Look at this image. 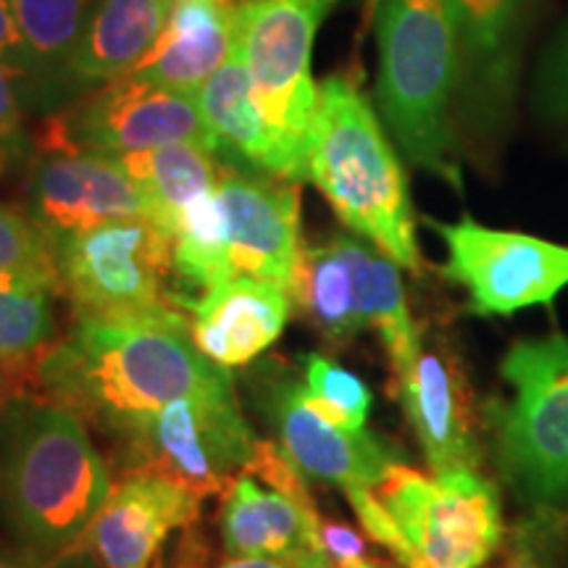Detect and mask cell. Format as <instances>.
<instances>
[{
  "instance_id": "1",
  "label": "cell",
  "mask_w": 568,
  "mask_h": 568,
  "mask_svg": "<svg viewBox=\"0 0 568 568\" xmlns=\"http://www.w3.org/2000/svg\"><path fill=\"white\" fill-rule=\"evenodd\" d=\"M230 387V368L197 351L190 326L74 318L38 361L32 395L116 443L176 397Z\"/></svg>"
},
{
  "instance_id": "2",
  "label": "cell",
  "mask_w": 568,
  "mask_h": 568,
  "mask_svg": "<svg viewBox=\"0 0 568 568\" xmlns=\"http://www.w3.org/2000/svg\"><path fill=\"white\" fill-rule=\"evenodd\" d=\"M111 495V471L88 426L40 395L0 414V524L13 550L53 568L74 552Z\"/></svg>"
},
{
  "instance_id": "3",
  "label": "cell",
  "mask_w": 568,
  "mask_h": 568,
  "mask_svg": "<svg viewBox=\"0 0 568 568\" xmlns=\"http://www.w3.org/2000/svg\"><path fill=\"white\" fill-rule=\"evenodd\" d=\"M376 109L403 155L464 190L456 98L460 45L445 0H376Z\"/></svg>"
},
{
  "instance_id": "4",
  "label": "cell",
  "mask_w": 568,
  "mask_h": 568,
  "mask_svg": "<svg viewBox=\"0 0 568 568\" xmlns=\"http://www.w3.org/2000/svg\"><path fill=\"white\" fill-rule=\"evenodd\" d=\"M308 180L347 230L374 243L400 268H422L406 172L379 113L353 77L335 74L318 84Z\"/></svg>"
},
{
  "instance_id": "5",
  "label": "cell",
  "mask_w": 568,
  "mask_h": 568,
  "mask_svg": "<svg viewBox=\"0 0 568 568\" xmlns=\"http://www.w3.org/2000/svg\"><path fill=\"white\" fill-rule=\"evenodd\" d=\"M500 376L508 397L485 408L497 471L529 508L568 510V337L521 339Z\"/></svg>"
},
{
  "instance_id": "6",
  "label": "cell",
  "mask_w": 568,
  "mask_h": 568,
  "mask_svg": "<svg viewBox=\"0 0 568 568\" xmlns=\"http://www.w3.org/2000/svg\"><path fill=\"white\" fill-rule=\"evenodd\" d=\"M59 287L77 318L190 326L174 276L172 234L124 219L55 245Z\"/></svg>"
},
{
  "instance_id": "7",
  "label": "cell",
  "mask_w": 568,
  "mask_h": 568,
  "mask_svg": "<svg viewBox=\"0 0 568 568\" xmlns=\"http://www.w3.org/2000/svg\"><path fill=\"white\" fill-rule=\"evenodd\" d=\"M335 0H247L237 11L234 48L251 71L253 98L272 132L282 180H308L318 111L311 51Z\"/></svg>"
},
{
  "instance_id": "8",
  "label": "cell",
  "mask_w": 568,
  "mask_h": 568,
  "mask_svg": "<svg viewBox=\"0 0 568 568\" xmlns=\"http://www.w3.org/2000/svg\"><path fill=\"white\" fill-rule=\"evenodd\" d=\"M258 443L230 387L176 397L111 445L122 477L155 474L209 497L230 489Z\"/></svg>"
},
{
  "instance_id": "9",
  "label": "cell",
  "mask_w": 568,
  "mask_h": 568,
  "mask_svg": "<svg viewBox=\"0 0 568 568\" xmlns=\"http://www.w3.org/2000/svg\"><path fill=\"white\" fill-rule=\"evenodd\" d=\"M406 545V568H481L503 548L500 497L479 471L424 477L395 464L374 487Z\"/></svg>"
},
{
  "instance_id": "10",
  "label": "cell",
  "mask_w": 568,
  "mask_h": 568,
  "mask_svg": "<svg viewBox=\"0 0 568 568\" xmlns=\"http://www.w3.org/2000/svg\"><path fill=\"white\" fill-rule=\"evenodd\" d=\"M193 142L216 153L195 95L122 77L92 90L38 132V151H95L109 155Z\"/></svg>"
},
{
  "instance_id": "11",
  "label": "cell",
  "mask_w": 568,
  "mask_h": 568,
  "mask_svg": "<svg viewBox=\"0 0 568 568\" xmlns=\"http://www.w3.org/2000/svg\"><path fill=\"white\" fill-rule=\"evenodd\" d=\"M424 224L443 237V274L466 290L477 316H510L535 305H552L568 287V245L493 230L474 219L456 224L424 219Z\"/></svg>"
},
{
  "instance_id": "12",
  "label": "cell",
  "mask_w": 568,
  "mask_h": 568,
  "mask_svg": "<svg viewBox=\"0 0 568 568\" xmlns=\"http://www.w3.org/2000/svg\"><path fill=\"white\" fill-rule=\"evenodd\" d=\"M255 408L274 429L276 445L305 479L337 485L343 493L374 489L403 450L366 429H343L324 422L303 400V382L280 361H261L251 376Z\"/></svg>"
},
{
  "instance_id": "13",
  "label": "cell",
  "mask_w": 568,
  "mask_h": 568,
  "mask_svg": "<svg viewBox=\"0 0 568 568\" xmlns=\"http://www.w3.org/2000/svg\"><path fill=\"white\" fill-rule=\"evenodd\" d=\"M216 195L230 274L280 284L293 297L305 247L297 182L222 161Z\"/></svg>"
},
{
  "instance_id": "14",
  "label": "cell",
  "mask_w": 568,
  "mask_h": 568,
  "mask_svg": "<svg viewBox=\"0 0 568 568\" xmlns=\"http://www.w3.org/2000/svg\"><path fill=\"white\" fill-rule=\"evenodd\" d=\"M30 174V216L53 247L71 234L124 219H151L153 205L116 155L38 151Z\"/></svg>"
},
{
  "instance_id": "15",
  "label": "cell",
  "mask_w": 568,
  "mask_h": 568,
  "mask_svg": "<svg viewBox=\"0 0 568 568\" xmlns=\"http://www.w3.org/2000/svg\"><path fill=\"white\" fill-rule=\"evenodd\" d=\"M193 489L155 474L122 477L74 550L95 568H155L169 537L201 518Z\"/></svg>"
},
{
  "instance_id": "16",
  "label": "cell",
  "mask_w": 568,
  "mask_h": 568,
  "mask_svg": "<svg viewBox=\"0 0 568 568\" xmlns=\"http://www.w3.org/2000/svg\"><path fill=\"white\" fill-rule=\"evenodd\" d=\"M397 379L403 410L435 477L479 471L481 445L464 366L443 339L422 343Z\"/></svg>"
},
{
  "instance_id": "17",
  "label": "cell",
  "mask_w": 568,
  "mask_h": 568,
  "mask_svg": "<svg viewBox=\"0 0 568 568\" xmlns=\"http://www.w3.org/2000/svg\"><path fill=\"white\" fill-rule=\"evenodd\" d=\"M460 45V92L474 130L495 132L514 95L524 0H445Z\"/></svg>"
},
{
  "instance_id": "18",
  "label": "cell",
  "mask_w": 568,
  "mask_h": 568,
  "mask_svg": "<svg viewBox=\"0 0 568 568\" xmlns=\"http://www.w3.org/2000/svg\"><path fill=\"white\" fill-rule=\"evenodd\" d=\"M293 297L280 284L232 276L190 303V332L205 358L237 368L280 339Z\"/></svg>"
},
{
  "instance_id": "19",
  "label": "cell",
  "mask_w": 568,
  "mask_h": 568,
  "mask_svg": "<svg viewBox=\"0 0 568 568\" xmlns=\"http://www.w3.org/2000/svg\"><path fill=\"white\" fill-rule=\"evenodd\" d=\"M374 247L353 234L305 245L293 305L326 343L345 345L368 329L366 287Z\"/></svg>"
},
{
  "instance_id": "20",
  "label": "cell",
  "mask_w": 568,
  "mask_h": 568,
  "mask_svg": "<svg viewBox=\"0 0 568 568\" xmlns=\"http://www.w3.org/2000/svg\"><path fill=\"white\" fill-rule=\"evenodd\" d=\"M219 529L230 556L297 560L322 552V516L314 500L264 489L245 471L224 493Z\"/></svg>"
},
{
  "instance_id": "21",
  "label": "cell",
  "mask_w": 568,
  "mask_h": 568,
  "mask_svg": "<svg viewBox=\"0 0 568 568\" xmlns=\"http://www.w3.org/2000/svg\"><path fill=\"white\" fill-rule=\"evenodd\" d=\"M237 11L232 0H172L159 42L130 77L195 95L230 59Z\"/></svg>"
},
{
  "instance_id": "22",
  "label": "cell",
  "mask_w": 568,
  "mask_h": 568,
  "mask_svg": "<svg viewBox=\"0 0 568 568\" xmlns=\"http://www.w3.org/2000/svg\"><path fill=\"white\" fill-rule=\"evenodd\" d=\"M195 101L216 142L219 161L251 169V172L282 176L272 132L255 105L251 71L237 48H232L230 59L195 92Z\"/></svg>"
},
{
  "instance_id": "23",
  "label": "cell",
  "mask_w": 568,
  "mask_h": 568,
  "mask_svg": "<svg viewBox=\"0 0 568 568\" xmlns=\"http://www.w3.org/2000/svg\"><path fill=\"white\" fill-rule=\"evenodd\" d=\"M172 0H98L69 61V82L92 84L130 77L153 51Z\"/></svg>"
},
{
  "instance_id": "24",
  "label": "cell",
  "mask_w": 568,
  "mask_h": 568,
  "mask_svg": "<svg viewBox=\"0 0 568 568\" xmlns=\"http://www.w3.org/2000/svg\"><path fill=\"white\" fill-rule=\"evenodd\" d=\"M27 51L24 98L69 82V61L98 0H9Z\"/></svg>"
},
{
  "instance_id": "25",
  "label": "cell",
  "mask_w": 568,
  "mask_h": 568,
  "mask_svg": "<svg viewBox=\"0 0 568 568\" xmlns=\"http://www.w3.org/2000/svg\"><path fill=\"white\" fill-rule=\"evenodd\" d=\"M126 174L140 184L153 205V222L172 234L184 205L216 193L219 155L193 142H172L153 151L116 155Z\"/></svg>"
},
{
  "instance_id": "26",
  "label": "cell",
  "mask_w": 568,
  "mask_h": 568,
  "mask_svg": "<svg viewBox=\"0 0 568 568\" xmlns=\"http://www.w3.org/2000/svg\"><path fill=\"white\" fill-rule=\"evenodd\" d=\"M53 284L0 268V368H34L53 345Z\"/></svg>"
},
{
  "instance_id": "27",
  "label": "cell",
  "mask_w": 568,
  "mask_h": 568,
  "mask_svg": "<svg viewBox=\"0 0 568 568\" xmlns=\"http://www.w3.org/2000/svg\"><path fill=\"white\" fill-rule=\"evenodd\" d=\"M303 361V400L324 422L343 429H366L374 397L358 376L322 353L301 355Z\"/></svg>"
},
{
  "instance_id": "28",
  "label": "cell",
  "mask_w": 568,
  "mask_h": 568,
  "mask_svg": "<svg viewBox=\"0 0 568 568\" xmlns=\"http://www.w3.org/2000/svg\"><path fill=\"white\" fill-rule=\"evenodd\" d=\"M568 542V510L531 508L518 518L493 568H560Z\"/></svg>"
},
{
  "instance_id": "29",
  "label": "cell",
  "mask_w": 568,
  "mask_h": 568,
  "mask_svg": "<svg viewBox=\"0 0 568 568\" xmlns=\"http://www.w3.org/2000/svg\"><path fill=\"white\" fill-rule=\"evenodd\" d=\"M0 268L40 276L59 290V264L55 247L45 232L34 224L30 213L0 205Z\"/></svg>"
},
{
  "instance_id": "30",
  "label": "cell",
  "mask_w": 568,
  "mask_h": 568,
  "mask_svg": "<svg viewBox=\"0 0 568 568\" xmlns=\"http://www.w3.org/2000/svg\"><path fill=\"white\" fill-rule=\"evenodd\" d=\"M537 105L550 122L568 126V30L550 48L537 82Z\"/></svg>"
},
{
  "instance_id": "31",
  "label": "cell",
  "mask_w": 568,
  "mask_h": 568,
  "mask_svg": "<svg viewBox=\"0 0 568 568\" xmlns=\"http://www.w3.org/2000/svg\"><path fill=\"white\" fill-rule=\"evenodd\" d=\"M21 109H24V84L19 71L0 59V142L17 145L21 138Z\"/></svg>"
},
{
  "instance_id": "32",
  "label": "cell",
  "mask_w": 568,
  "mask_h": 568,
  "mask_svg": "<svg viewBox=\"0 0 568 568\" xmlns=\"http://www.w3.org/2000/svg\"><path fill=\"white\" fill-rule=\"evenodd\" d=\"M322 550L332 568H347L366 558L364 537L335 518H322Z\"/></svg>"
},
{
  "instance_id": "33",
  "label": "cell",
  "mask_w": 568,
  "mask_h": 568,
  "mask_svg": "<svg viewBox=\"0 0 568 568\" xmlns=\"http://www.w3.org/2000/svg\"><path fill=\"white\" fill-rule=\"evenodd\" d=\"M0 59L19 71L21 84L27 82L24 40H21V34L17 30V19H13L9 0H0Z\"/></svg>"
},
{
  "instance_id": "34",
  "label": "cell",
  "mask_w": 568,
  "mask_h": 568,
  "mask_svg": "<svg viewBox=\"0 0 568 568\" xmlns=\"http://www.w3.org/2000/svg\"><path fill=\"white\" fill-rule=\"evenodd\" d=\"M34 387V368H0V414L17 395H30Z\"/></svg>"
},
{
  "instance_id": "35",
  "label": "cell",
  "mask_w": 568,
  "mask_h": 568,
  "mask_svg": "<svg viewBox=\"0 0 568 568\" xmlns=\"http://www.w3.org/2000/svg\"><path fill=\"white\" fill-rule=\"evenodd\" d=\"M219 568H295V564L266 556H230V560H224Z\"/></svg>"
},
{
  "instance_id": "36",
  "label": "cell",
  "mask_w": 568,
  "mask_h": 568,
  "mask_svg": "<svg viewBox=\"0 0 568 568\" xmlns=\"http://www.w3.org/2000/svg\"><path fill=\"white\" fill-rule=\"evenodd\" d=\"M0 568H40V566L27 556H21L19 550L6 552L3 548H0Z\"/></svg>"
},
{
  "instance_id": "37",
  "label": "cell",
  "mask_w": 568,
  "mask_h": 568,
  "mask_svg": "<svg viewBox=\"0 0 568 568\" xmlns=\"http://www.w3.org/2000/svg\"><path fill=\"white\" fill-rule=\"evenodd\" d=\"M347 568H389V566H385V564H374V560H358V564H353V566H347Z\"/></svg>"
},
{
  "instance_id": "38",
  "label": "cell",
  "mask_w": 568,
  "mask_h": 568,
  "mask_svg": "<svg viewBox=\"0 0 568 568\" xmlns=\"http://www.w3.org/2000/svg\"><path fill=\"white\" fill-rule=\"evenodd\" d=\"M6 151H9V148H6L3 142H0V172H3V159H6Z\"/></svg>"
},
{
  "instance_id": "39",
  "label": "cell",
  "mask_w": 568,
  "mask_h": 568,
  "mask_svg": "<svg viewBox=\"0 0 568 568\" xmlns=\"http://www.w3.org/2000/svg\"><path fill=\"white\" fill-rule=\"evenodd\" d=\"M232 3H234V6H237V9H243V6L247 3V0H232Z\"/></svg>"
}]
</instances>
